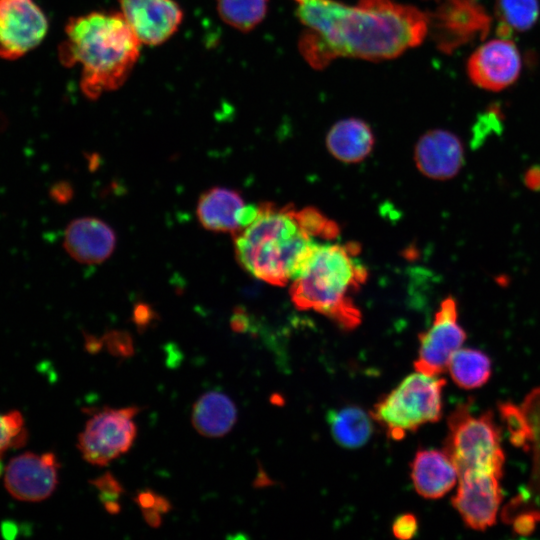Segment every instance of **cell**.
Masks as SVG:
<instances>
[{"label":"cell","mask_w":540,"mask_h":540,"mask_svg":"<svg viewBox=\"0 0 540 540\" xmlns=\"http://www.w3.org/2000/svg\"><path fill=\"white\" fill-rule=\"evenodd\" d=\"M306 29L299 50L314 69L339 57L368 61L393 59L418 46L429 31V15L393 0H359L355 6L335 0H294Z\"/></svg>","instance_id":"1"},{"label":"cell","mask_w":540,"mask_h":540,"mask_svg":"<svg viewBox=\"0 0 540 540\" xmlns=\"http://www.w3.org/2000/svg\"><path fill=\"white\" fill-rule=\"evenodd\" d=\"M59 48L63 65L81 67L80 86L89 99L118 89L132 72L141 43L120 12H90L71 18Z\"/></svg>","instance_id":"2"},{"label":"cell","mask_w":540,"mask_h":540,"mask_svg":"<svg viewBox=\"0 0 540 540\" xmlns=\"http://www.w3.org/2000/svg\"><path fill=\"white\" fill-rule=\"evenodd\" d=\"M242 268L257 279L284 286L300 273L318 246L292 204L258 205L255 218L233 235Z\"/></svg>","instance_id":"3"},{"label":"cell","mask_w":540,"mask_h":540,"mask_svg":"<svg viewBox=\"0 0 540 540\" xmlns=\"http://www.w3.org/2000/svg\"><path fill=\"white\" fill-rule=\"evenodd\" d=\"M360 251L357 243H319L290 283L295 307L320 313L341 329H355L362 314L352 294L368 278L367 268L358 259Z\"/></svg>","instance_id":"4"},{"label":"cell","mask_w":540,"mask_h":540,"mask_svg":"<svg viewBox=\"0 0 540 540\" xmlns=\"http://www.w3.org/2000/svg\"><path fill=\"white\" fill-rule=\"evenodd\" d=\"M446 381L421 372L404 378L374 405L371 416L394 440L402 439L442 416V392Z\"/></svg>","instance_id":"5"},{"label":"cell","mask_w":540,"mask_h":540,"mask_svg":"<svg viewBox=\"0 0 540 540\" xmlns=\"http://www.w3.org/2000/svg\"><path fill=\"white\" fill-rule=\"evenodd\" d=\"M447 423L444 451L454 463L458 475L484 471L502 477L505 456L492 412L475 416L470 405L462 403L450 413Z\"/></svg>","instance_id":"6"},{"label":"cell","mask_w":540,"mask_h":540,"mask_svg":"<svg viewBox=\"0 0 540 540\" xmlns=\"http://www.w3.org/2000/svg\"><path fill=\"white\" fill-rule=\"evenodd\" d=\"M137 406L121 409L105 408L86 422L78 436L77 447L83 459L96 466H106L132 446L137 428L133 418Z\"/></svg>","instance_id":"7"},{"label":"cell","mask_w":540,"mask_h":540,"mask_svg":"<svg viewBox=\"0 0 540 540\" xmlns=\"http://www.w3.org/2000/svg\"><path fill=\"white\" fill-rule=\"evenodd\" d=\"M416 371L438 376L445 370L452 355L466 340V332L458 321V305L453 296L444 298L430 327L419 334Z\"/></svg>","instance_id":"8"},{"label":"cell","mask_w":540,"mask_h":540,"mask_svg":"<svg viewBox=\"0 0 540 540\" xmlns=\"http://www.w3.org/2000/svg\"><path fill=\"white\" fill-rule=\"evenodd\" d=\"M48 21L33 0H0V57L15 60L39 45Z\"/></svg>","instance_id":"9"},{"label":"cell","mask_w":540,"mask_h":540,"mask_svg":"<svg viewBox=\"0 0 540 540\" xmlns=\"http://www.w3.org/2000/svg\"><path fill=\"white\" fill-rule=\"evenodd\" d=\"M500 478L484 471H468L458 475L452 505L468 527L482 531L495 524L502 500Z\"/></svg>","instance_id":"10"},{"label":"cell","mask_w":540,"mask_h":540,"mask_svg":"<svg viewBox=\"0 0 540 540\" xmlns=\"http://www.w3.org/2000/svg\"><path fill=\"white\" fill-rule=\"evenodd\" d=\"M59 464L54 453L26 452L12 458L5 468L7 491L21 501L38 502L48 498L58 484Z\"/></svg>","instance_id":"11"},{"label":"cell","mask_w":540,"mask_h":540,"mask_svg":"<svg viewBox=\"0 0 540 540\" xmlns=\"http://www.w3.org/2000/svg\"><path fill=\"white\" fill-rule=\"evenodd\" d=\"M522 67L518 48L507 38L491 40L469 57L467 72L470 80L488 91H500L512 85Z\"/></svg>","instance_id":"12"},{"label":"cell","mask_w":540,"mask_h":540,"mask_svg":"<svg viewBox=\"0 0 540 540\" xmlns=\"http://www.w3.org/2000/svg\"><path fill=\"white\" fill-rule=\"evenodd\" d=\"M120 13L141 44L156 46L178 30L183 11L174 0H119Z\"/></svg>","instance_id":"13"},{"label":"cell","mask_w":540,"mask_h":540,"mask_svg":"<svg viewBox=\"0 0 540 540\" xmlns=\"http://www.w3.org/2000/svg\"><path fill=\"white\" fill-rule=\"evenodd\" d=\"M429 21L439 48L446 52L489 28L488 16L473 0H441Z\"/></svg>","instance_id":"14"},{"label":"cell","mask_w":540,"mask_h":540,"mask_svg":"<svg viewBox=\"0 0 540 540\" xmlns=\"http://www.w3.org/2000/svg\"><path fill=\"white\" fill-rule=\"evenodd\" d=\"M257 210L258 205L246 204L237 190L212 187L199 197L196 215L205 229L234 235L255 218Z\"/></svg>","instance_id":"15"},{"label":"cell","mask_w":540,"mask_h":540,"mask_svg":"<svg viewBox=\"0 0 540 540\" xmlns=\"http://www.w3.org/2000/svg\"><path fill=\"white\" fill-rule=\"evenodd\" d=\"M417 169L433 180L455 177L464 164V147L457 135L444 129L429 130L414 147Z\"/></svg>","instance_id":"16"},{"label":"cell","mask_w":540,"mask_h":540,"mask_svg":"<svg viewBox=\"0 0 540 540\" xmlns=\"http://www.w3.org/2000/svg\"><path fill=\"white\" fill-rule=\"evenodd\" d=\"M63 246L66 252L82 264H99L113 253L116 246L114 230L96 217H81L65 229Z\"/></svg>","instance_id":"17"},{"label":"cell","mask_w":540,"mask_h":540,"mask_svg":"<svg viewBox=\"0 0 540 540\" xmlns=\"http://www.w3.org/2000/svg\"><path fill=\"white\" fill-rule=\"evenodd\" d=\"M411 479L416 492L426 499L446 495L458 481V471L443 450H419L411 464Z\"/></svg>","instance_id":"18"},{"label":"cell","mask_w":540,"mask_h":540,"mask_svg":"<svg viewBox=\"0 0 540 540\" xmlns=\"http://www.w3.org/2000/svg\"><path fill=\"white\" fill-rule=\"evenodd\" d=\"M375 143L367 122L350 117L339 120L328 131L325 144L329 153L343 163H358L367 158Z\"/></svg>","instance_id":"19"},{"label":"cell","mask_w":540,"mask_h":540,"mask_svg":"<svg viewBox=\"0 0 540 540\" xmlns=\"http://www.w3.org/2000/svg\"><path fill=\"white\" fill-rule=\"evenodd\" d=\"M237 410L225 394L211 391L202 395L193 406L191 420L196 431L205 437H222L235 425Z\"/></svg>","instance_id":"20"},{"label":"cell","mask_w":540,"mask_h":540,"mask_svg":"<svg viewBox=\"0 0 540 540\" xmlns=\"http://www.w3.org/2000/svg\"><path fill=\"white\" fill-rule=\"evenodd\" d=\"M332 437L342 447L356 449L368 442L373 432L372 416L357 406L331 410L327 414Z\"/></svg>","instance_id":"21"},{"label":"cell","mask_w":540,"mask_h":540,"mask_svg":"<svg viewBox=\"0 0 540 540\" xmlns=\"http://www.w3.org/2000/svg\"><path fill=\"white\" fill-rule=\"evenodd\" d=\"M447 370L456 385L463 389L483 386L492 373L490 358L482 351L459 348L449 360Z\"/></svg>","instance_id":"22"},{"label":"cell","mask_w":540,"mask_h":540,"mask_svg":"<svg viewBox=\"0 0 540 540\" xmlns=\"http://www.w3.org/2000/svg\"><path fill=\"white\" fill-rule=\"evenodd\" d=\"M540 13L538 0H496L497 34L508 38L514 31L530 29Z\"/></svg>","instance_id":"23"},{"label":"cell","mask_w":540,"mask_h":540,"mask_svg":"<svg viewBox=\"0 0 540 540\" xmlns=\"http://www.w3.org/2000/svg\"><path fill=\"white\" fill-rule=\"evenodd\" d=\"M217 10L229 26L248 32L265 18L268 0H217Z\"/></svg>","instance_id":"24"},{"label":"cell","mask_w":540,"mask_h":540,"mask_svg":"<svg viewBox=\"0 0 540 540\" xmlns=\"http://www.w3.org/2000/svg\"><path fill=\"white\" fill-rule=\"evenodd\" d=\"M24 438V420L20 412L0 415V454L9 447L21 444Z\"/></svg>","instance_id":"25"},{"label":"cell","mask_w":540,"mask_h":540,"mask_svg":"<svg viewBox=\"0 0 540 540\" xmlns=\"http://www.w3.org/2000/svg\"><path fill=\"white\" fill-rule=\"evenodd\" d=\"M103 345L116 357L127 358L133 355V340L125 331H110L102 337Z\"/></svg>","instance_id":"26"},{"label":"cell","mask_w":540,"mask_h":540,"mask_svg":"<svg viewBox=\"0 0 540 540\" xmlns=\"http://www.w3.org/2000/svg\"><path fill=\"white\" fill-rule=\"evenodd\" d=\"M91 483L99 491L102 503L108 500H118L124 492V488L110 472L93 479Z\"/></svg>","instance_id":"27"},{"label":"cell","mask_w":540,"mask_h":540,"mask_svg":"<svg viewBox=\"0 0 540 540\" xmlns=\"http://www.w3.org/2000/svg\"><path fill=\"white\" fill-rule=\"evenodd\" d=\"M500 124V113L494 109L479 117L473 132V142L475 145L488 136L491 131L499 132Z\"/></svg>","instance_id":"28"},{"label":"cell","mask_w":540,"mask_h":540,"mask_svg":"<svg viewBox=\"0 0 540 540\" xmlns=\"http://www.w3.org/2000/svg\"><path fill=\"white\" fill-rule=\"evenodd\" d=\"M417 518L411 513H405L395 518L392 524L393 535L401 540L412 539L418 532Z\"/></svg>","instance_id":"29"},{"label":"cell","mask_w":540,"mask_h":540,"mask_svg":"<svg viewBox=\"0 0 540 540\" xmlns=\"http://www.w3.org/2000/svg\"><path fill=\"white\" fill-rule=\"evenodd\" d=\"M155 318V312L147 304L139 303L133 311V321L139 330H145Z\"/></svg>","instance_id":"30"},{"label":"cell","mask_w":540,"mask_h":540,"mask_svg":"<svg viewBox=\"0 0 540 540\" xmlns=\"http://www.w3.org/2000/svg\"><path fill=\"white\" fill-rule=\"evenodd\" d=\"M524 184L531 190H540V165L531 166L525 171Z\"/></svg>","instance_id":"31"},{"label":"cell","mask_w":540,"mask_h":540,"mask_svg":"<svg viewBox=\"0 0 540 540\" xmlns=\"http://www.w3.org/2000/svg\"><path fill=\"white\" fill-rule=\"evenodd\" d=\"M157 493L151 490L140 491L135 497V502L142 509L153 508L155 504Z\"/></svg>","instance_id":"32"},{"label":"cell","mask_w":540,"mask_h":540,"mask_svg":"<svg viewBox=\"0 0 540 540\" xmlns=\"http://www.w3.org/2000/svg\"><path fill=\"white\" fill-rule=\"evenodd\" d=\"M145 522L153 528H158L162 523L161 513L154 508L142 509Z\"/></svg>","instance_id":"33"},{"label":"cell","mask_w":540,"mask_h":540,"mask_svg":"<svg viewBox=\"0 0 540 540\" xmlns=\"http://www.w3.org/2000/svg\"><path fill=\"white\" fill-rule=\"evenodd\" d=\"M102 339H98L91 335H85V347L89 353L95 354L103 347Z\"/></svg>","instance_id":"34"},{"label":"cell","mask_w":540,"mask_h":540,"mask_svg":"<svg viewBox=\"0 0 540 540\" xmlns=\"http://www.w3.org/2000/svg\"><path fill=\"white\" fill-rule=\"evenodd\" d=\"M153 508L157 510L159 513L164 514L171 510L172 505L166 497L160 494H157Z\"/></svg>","instance_id":"35"},{"label":"cell","mask_w":540,"mask_h":540,"mask_svg":"<svg viewBox=\"0 0 540 540\" xmlns=\"http://www.w3.org/2000/svg\"><path fill=\"white\" fill-rule=\"evenodd\" d=\"M69 191H72V190L71 188L68 187L67 184L59 183L58 186H55L53 188L52 195L55 198H57L59 201H64V200H67L68 197H70L71 195L63 193V192H69Z\"/></svg>","instance_id":"36"},{"label":"cell","mask_w":540,"mask_h":540,"mask_svg":"<svg viewBox=\"0 0 540 540\" xmlns=\"http://www.w3.org/2000/svg\"><path fill=\"white\" fill-rule=\"evenodd\" d=\"M105 510L112 515L118 514L121 510V506L117 500H108L103 502Z\"/></svg>","instance_id":"37"}]
</instances>
